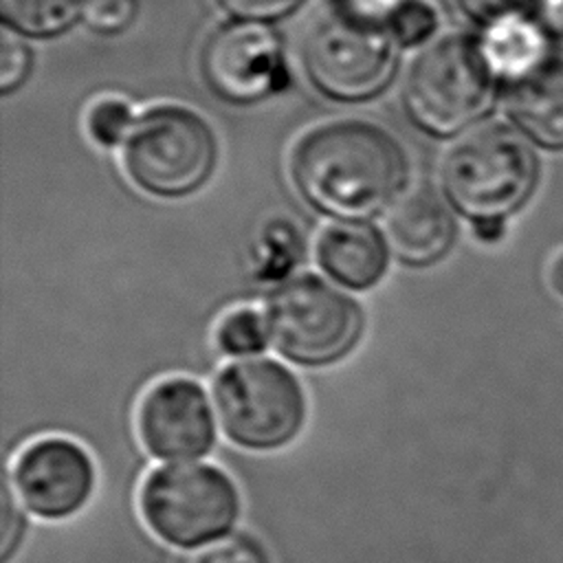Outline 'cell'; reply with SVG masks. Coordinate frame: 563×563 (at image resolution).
Returning <instances> with one entry per match:
<instances>
[{"label": "cell", "instance_id": "obj_9", "mask_svg": "<svg viewBox=\"0 0 563 563\" xmlns=\"http://www.w3.org/2000/svg\"><path fill=\"white\" fill-rule=\"evenodd\" d=\"M4 471L22 506L48 523L77 517L97 490V464L90 451L59 433L24 442Z\"/></svg>", "mask_w": 563, "mask_h": 563}, {"label": "cell", "instance_id": "obj_26", "mask_svg": "<svg viewBox=\"0 0 563 563\" xmlns=\"http://www.w3.org/2000/svg\"><path fill=\"white\" fill-rule=\"evenodd\" d=\"M402 0H341V11L352 15L383 22V18L391 15Z\"/></svg>", "mask_w": 563, "mask_h": 563}, {"label": "cell", "instance_id": "obj_21", "mask_svg": "<svg viewBox=\"0 0 563 563\" xmlns=\"http://www.w3.org/2000/svg\"><path fill=\"white\" fill-rule=\"evenodd\" d=\"M183 563H271V559L257 539L233 532L218 543L196 550Z\"/></svg>", "mask_w": 563, "mask_h": 563}, {"label": "cell", "instance_id": "obj_24", "mask_svg": "<svg viewBox=\"0 0 563 563\" xmlns=\"http://www.w3.org/2000/svg\"><path fill=\"white\" fill-rule=\"evenodd\" d=\"M238 22L268 24L290 15L303 0H216Z\"/></svg>", "mask_w": 563, "mask_h": 563}, {"label": "cell", "instance_id": "obj_19", "mask_svg": "<svg viewBox=\"0 0 563 563\" xmlns=\"http://www.w3.org/2000/svg\"><path fill=\"white\" fill-rule=\"evenodd\" d=\"M435 9L424 0H402L389 15V29L394 37L405 46L424 42L435 31Z\"/></svg>", "mask_w": 563, "mask_h": 563}, {"label": "cell", "instance_id": "obj_12", "mask_svg": "<svg viewBox=\"0 0 563 563\" xmlns=\"http://www.w3.org/2000/svg\"><path fill=\"white\" fill-rule=\"evenodd\" d=\"M455 220L444 200L429 187L400 196L385 218V240L391 257L407 268L438 264L455 242Z\"/></svg>", "mask_w": 563, "mask_h": 563}, {"label": "cell", "instance_id": "obj_4", "mask_svg": "<svg viewBox=\"0 0 563 563\" xmlns=\"http://www.w3.org/2000/svg\"><path fill=\"white\" fill-rule=\"evenodd\" d=\"M139 515L163 545L196 552L233 534L242 493L218 464L169 462L143 477Z\"/></svg>", "mask_w": 563, "mask_h": 563}, {"label": "cell", "instance_id": "obj_5", "mask_svg": "<svg viewBox=\"0 0 563 563\" xmlns=\"http://www.w3.org/2000/svg\"><path fill=\"white\" fill-rule=\"evenodd\" d=\"M537 178V161L528 143L510 128L493 123L468 132L446 156L442 187L446 200L477 233L497 231L519 209Z\"/></svg>", "mask_w": 563, "mask_h": 563}, {"label": "cell", "instance_id": "obj_15", "mask_svg": "<svg viewBox=\"0 0 563 563\" xmlns=\"http://www.w3.org/2000/svg\"><path fill=\"white\" fill-rule=\"evenodd\" d=\"M482 48L493 73L504 81L526 75L548 57L543 31L526 20V15H512L490 24Z\"/></svg>", "mask_w": 563, "mask_h": 563}, {"label": "cell", "instance_id": "obj_13", "mask_svg": "<svg viewBox=\"0 0 563 563\" xmlns=\"http://www.w3.org/2000/svg\"><path fill=\"white\" fill-rule=\"evenodd\" d=\"M385 235L365 220H336L317 240V264L336 286L350 292L376 288L389 268Z\"/></svg>", "mask_w": 563, "mask_h": 563}, {"label": "cell", "instance_id": "obj_18", "mask_svg": "<svg viewBox=\"0 0 563 563\" xmlns=\"http://www.w3.org/2000/svg\"><path fill=\"white\" fill-rule=\"evenodd\" d=\"M29 532V519L7 471L0 482V563L18 561Z\"/></svg>", "mask_w": 563, "mask_h": 563}, {"label": "cell", "instance_id": "obj_8", "mask_svg": "<svg viewBox=\"0 0 563 563\" xmlns=\"http://www.w3.org/2000/svg\"><path fill=\"white\" fill-rule=\"evenodd\" d=\"M216 154L207 121L178 106L145 112L125 139L130 178L161 198H180L202 187L216 167Z\"/></svg>", "mask_w": 563, "mask_h": 563}, {"label": "cell", "instance_id": "obj_20", "mask_svg": "<svg viewBox=\"0 0 563 563\" xmlns=\"http://www.w3.org/2000/svg\"><path fill=\"white\" fill-rule=\"evenodd\" d=\"M88 130L101 145H117L132 130L130 106L121 99H101L88 114Z\"/></svg>", "mask_w": 563, "mask_h": 563}, {"label": "cell", "instance_id": "obj_14", "mask_svg": "<svg viewBox=\"0 0 563 563\" xmlns=\"http://www.w3.org/2000/svg\"><path fill=\"white\" fill-rule=\"evenodd\" d=\"M506 106L530 139L563 147V62L545 57L526 75L506 81Z\"/></svg>", "mask_w": 563, "mask_h": 563}, {"label": "cell", "instance_id": "obj_10", "mask_svg": "<svg viewBox=\"0 0 563 563\" xmlns=\"http://www.w3.org/2000/svg\"><path fill=\"white\" fill-rule=\"evenodd\" d=\"M136 435L161 462H194L218 444V422L205 387L191 376L152 383L136 407Z\"/></svg>", "mask_w": 563, "mask_h": 563}, {"label": "cell", "instance_id": "obj_3", "mask_svg": "<svg viewBox=\"0 0 563 563\" xmlns=\"http://www.w3.org/2000/svg\"><path fill=\"white\" fill-rule=\"evenodd\" d=\"M211 402L222 435L249 453L290 446L308 422V394L299 376L271 356L220 367L211 383Z\"/></svg>", "mask_w": 563, "mask_h": 563}, {"label": "cell", "instance_id": "obj_7", "mask_svg": "<svg viewBox=\"0 0 563 563\" xmlns=\"http://www.w3.org/2000/svg\"><path fill=\"white\" fill-rule=\"evenodd\" d=\"M396 37L383 22L336 11L319 20L303 42V68L312 86L336 101H365L396 73Z\"/></svg>", "mask_w": 563, "mask_h": 563}, {"label": "cell", "instance_id": "obj_23", "mask_svg": "<svg viewBox=\"0 0 563 563\" xmlns=\"http://www.w3.org/2000/svg\"><path fill=\"white\" fill-rule=\"evenodd\" d=\"M33 57L31 48L9 31L2 33V48H0V90L2 95L13 92L22 86V81L29 77Z\"/></svg>", "mask_w": 563, "mask_h": 563}, {"label": "cell", "instance_id": "obj_16", "mask_svg": "<svg viewBox=\"0 0 563 563\" xmlns=\"http://www.w3.org/2000/svg\"><path fill=\"white\" fill-rule=\"evenodd\" d=\"M86 0H0V18L7 29L29 37L64 33L81 15Z\"/></svg>", "mask_w": 563, "mask_h": 563}, {"label": "cell", "instance_id": "obj_6", "mask_svg": "<svg viewBox=\"0 0 563 563\" xmlns=\"http://www.w3.org/2000/svg\"><path fill=\"white\" fill-rule=\"evenodd\" d=\"M493 77L482 42L446 35L411 64L405 86L407 114L431 136H453L488 110Z\"/></svg>", "mask_w": 563, "mask_h": 563}, {"label": "cell", "instance_id": "obj_27", "mask_svg": "<svg viewBox=\"0 0 563 563\" xmlns=\"http://www.w3.org/2000/svg\"><path fill=\"white\" fill-rule=\"evenodd\" d=\"M543 20L556 35L563 37V0H548L543 9Z\"/></svg>", "mask_w": 563, "mask_h": 563}, {"label": "cell", "instance_id": "obj_1", "mask_svg": "<svg viewBox=\"0 0 563 563\" xmlns=\"http://www.w3.org/2000/svg\"><path fill=\"white\" fill-rule=\"evenodd\" d=\"M290 172L317 211L334 220H367L400 198L407 158L376 123L334 121L301 136Z\"/></svg>", "mask_w": 563, "mask_h": 563}, {"label": "cell", "instance_id": "obj_22", "mask_svg": "<svg viewBox=\"0 0 563 563\" xmlns=\"http://www.w3.org/2000/svg\"><path fill=\"white\" fill-rule=\"evenodd\" d=\"M139 13V0H86L81 20L99 35L125 31Z\"/></svg>", "mask_w": 563, "mask_h": 563}, {"label": "cell", "instance_id": "obj_11", "mask_svg": "<svg viewBox=\"0 0 563 563\" xmlns=\"http://www.w3.org/2000/svg\"><path fill=\"white\" fill-rule=\"evenodd\" d=\"M200 70L209 90L229 103L260 101L288 79L277 35L253 22H233L209 35Z\"/></svg>", "mask_w": 563, "mask_h": 563}, {"label": "cell", "instance_id": "obj_25", "mask_svg": "<svg viewBox=\"0 0 563 563\" xmlns=\"http://www.w3.org/2000/svg\"><path fill=\"white\" fill-rule=\"evenodd\" d=\"M530 2L532 0H457L466 15L484 22L486 26L512 15H523Z\"/></svg>", "mask_w": 563, "mask_h": 563}, {"label": "cell", "instance_id": "obj_28", "mask_svg": "<svg viewBox=\"0 0 563 563\" xmlns=\"http://www.w3.org/2000/svg\"><path fill=\"white\" fill-rule=\"evenodd\" d=\"M550 284L559 295H563V253H559L550 264Z\"/></svg>", "mask_w": 563, "mask_h": 563}, {"label": "cell", "instance_id": "obj_2", "mask_svg": "<svg viewBox=\"0 0 563 563\" xmlns=\"http://www.w3.org/2000/svg\"><path fill=\"white\" fill-rule=\"evenodd\" d=\"M262 314L271 347L303 369L343 363L361 345L367 330L363 303L317 273L279 279L266 292Z\"/></svg>", "mask_w": 563, "mask_h": 563}, {"label": "cell", "instance_id": "obj_17", "mask_svg": "<svg viewBox=\"0 0 563 563\" xmlns=\"http://www.w3.org/2000/svg\"><path fill=\"white\" fill-rule=\"evenodd\" d=\"M213 347L231 361L264 356L271 347L264 314L246 306L224 312L213 328Z\"/></svg>", "mask_w": 563, "mask_h": 563}]
</instances>
